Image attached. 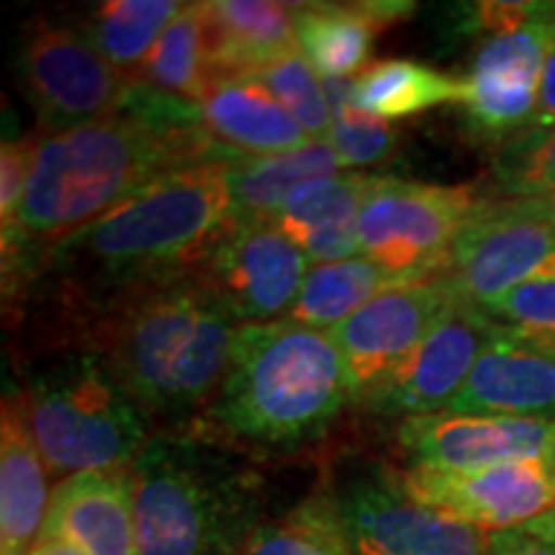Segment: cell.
I'll return each mask as SVG.
<instances>
[{
    "label": "cell",
    "mask_w": 555,
    "mask_h": 555,
    "mask_svg": "<svg viewBox=\"0 0 555 555\" xmlns=\"http://www.w3.org/2000/svg\"><path fill=\"white\" fill-rule=\"evenodd\" d=\"M399 481L416 502L486 532L519 530L555 506V457L478 470L406 468Z\"/></svg>",
    "instance_id": "obj_13"
},
{
    "label": "cell",
    "mask_w": 555,
    "mask_h": 555,
    "mask_svg": "<svg viewBox=\"0 0 555 555\" xmlns=\"http://www.w3.org/2000/svg\"><path fill=\"white\" fill-rule=\"evenodd\" d=\"M553 206V214H555V204H551Z\"/></svg>",
    "instance_id": "obj_40"
},
{
    "label": "cell",
    "mask_w": 555,
    "mask_h": 555,
    "mask_svg": "<svg viewBox=\"0 0 555 555\" xmlns=\"http://www.w3.org/2000/svg\"><path fill=\"white\" fill-rule=\"evenodd\" d=\"M397 442L409 468L478 470L502 463L555 457V420L437 412L406 416Z\"/></svg>",
    "instance_id": "obj_14"
},
{
    "label": "cell",
    "mask_w": 555,
    "mask_h": 555,
    "mask_svg": "<svg viewBox=\"0 0 555 555\" xmlns=\"http://www.w3.org/2000/svg\"><path fill=\"white\" fill-rule=\"evenodd\" d=\"M494 178L506 198L555 204V131L509 139L494 163Z\"/></svg>",
    "instance_id": "obj_32"
},
{
    "label": "cell",
    "mask_w": 555,
    "mask_h": 555,
    "mask_svg": "<svg viewBox=\"0 0 555 555\" xmlns=\"http://www.w3.org/2000/svg\"><path fill=\"white\" fill-rule=\"evenodd\" d=\"M356 401L330 332L301 324H242L208 416L221 433L258 448L314 440Z\"/></svg>",
    "instance_id": "obj_4"
},
{
    "label": "cell",
    "mask_w": 555,
    "mask_h": 555,
    "mask_svg": "<svg viewBox=\"0 0 555 555\" xmlns=\"http://www.w3.org/2000/svg\"><path fill=\"white\" fill-rule=\"evenodd\" d=\"M343 170L327 139H314L298 150L266 157H240L227 163L229 193L237 221H273L291 196L314 180L335 178Z\"/></svg>",
    "instance_id": "obj_23"
},
{
    "label": "cell",
    "mask_w": 555,
    "mask_h": 555,
    "mask_svg": "<svg viewBox=\"0 0 555 555\" xmlns=\"http://www.w3.org/2000/svg\"><path fill=\"white\" fill-rule=\"evenodd\" d=\"M481 311L506 335L555 356V278L525 283Z\"/></svg>",
    "instance_id": "obj_33"
},
{
    "label": "cell",
    "mask_w": 555,
    "mask_h": 555,
    "mask_svg": "<svg viewBox=\"0 0 555 555\" xmlns=\"http://www.w3.org/2000/svg\"><path fill=\"white\" fill-rule=\"evenodd\" d=\"M401 283L412 281H401L399 275L388 273L363 255L337 262H314L286 314V322L327 332L356 314L371 298Z\"/></svg>",
    "instance_id": "obj_24"
},
{
    "label": "cell",
    "mask_w": 555,
    "mask_h": 555,
    "mask_svg": "<svg viewBox=\"0 0 555 555\" xmlns=\"http://www.w3.org/2000/svg\"><path fill=\"white\" fill-rule=\"evenodd\" d=\"M204 5L214 78H249L298 50L291 5L268 0H211Z\"/></svg>",
    "instance_id": "obj_21"
},
{
    "label": "cell",
    "mask_w": 555,
    "mask_h": 555,
    "mask_svg": "<svg viewBox=\"0 0 555 555\" xmlns=\"http://www.w3.org/2000/svg\"><path fill=\"white\" fill-rule=\"evenodd\" d=\"M489 555H555V543L532 535L519 527V530H499L491 532Z\"/></svg>",
    "instance_id": "obj_37"
},
{
    "label": "cell",
    "mask_w": 555,
    "mask_h": 555,
    "mask_svg": "<svg viewBox=\"0 0 555 555\" xmlns=\"http://www.w3.org/2000/svg\"><path fill=\"white\" fill-rule=\"evenodd\" d=\"M129 483L137 555H237L260 527L258 474L198 437H152Z\"/></svg>",
    "instance_id": "obj_5"
},
{
    "label": "cell",
    "mask_w": 555,
    "mask_h": 555,
    "mask_svg": "<svg viewBox=\"0 0 555 555\" xmlns=\"http://www.w3.org/2000/svg\"><path fill=\"white\" fill-rule=\"evenodd\" d=\"M496 335L499 327L481 309L457 301L363 406L378 414H401V420L448 412Z\"/></svg>",
    "instance_id": "obj_15"
},
{
    "label": "cell",
    "mask_w": 555,
    "mask_h": 555,
    "mask_svg": "<svg viewBox=\"0 0 555 555\" xmlns=\"http://www.w3.org/2000/svg\"><path fill=\"white\" fill-rule=\"evenodd\" d=\"M373 176L339 172L298 189L275 214L273 224L314 262H337L360 255V208Z\"/></svg>",
    "instance_id": "obj_20"
},
{
    "label": "cell",
    "mask_w": 555,
    "mask_h": 555,
    "mask_svg": "<svg viewBox=\"0 0 555 555\" xmlns=\"http://www.w3.org/2000/svg\"><path fill=\"white\" fill-rule=\"evenodd\" d=\"M180 9L178 0H111L93 13L86 34L103 57L134 82Z\"/></svg>",
    "instance_id": "obj_28"
},
{
    "label": "cell",
    "mask_w": 555,
    "mask_h": 555,
    "mask_svg": "<svg viewBox=\"0 0 555 555\" xmlns=\"http://www.w3.org/2000/svg\"><path fill=\"white\" fill-rule=\"evenodd\" d=\"M298 50L322 80H347L363 69L378 26L365 5H291Z\"/></svg>",
    "instance_id": "obj_25"
},
{
    "label": "cell",
    "mask_w": 555,
    "mask_h": 555,
    "mask_svg": "<svg viewBox=\"0 0 555 555\" xmlns=\"http://www.w3.org/2000/svg\"><path fill=\"white\" fill-rule=\"evenodd\" d=\"M350 555H489L491 532L406 494L399 476H360L337 499Z\"/></svg>",
    "instance_id": "obj_11"
},
{
    "label": "cell",
    "mask_w": 555,
    "mask_h": 555,
    "mask_svg": "<svg viewBox=\"0 0 555 555\" xmlns=\"http://www.w3.org/2000/svg\"><path fill=\"white\" fill-rule=\"evenodd\" d=\"M440 275L457 301L478 309L525 283L551 281L553 206L535 198H481Z\"/></svg>",
    "instance_id": "obj_7"
},
{
    "label": "cell",
    "mask_w": 555,
    "mask_h": 555,
    "mask_svg": "<svg viewBox=\"0 0 555 555\" xmlns=\"http://www.w3.org/2000/svg\"><path fill=\"white\" fill-rule=\"evenodd\" d=\"M18 78L44 131L99 121L121 106L131 86L86 31L44 26L18 52Z\"/></svg>",
    "instance_id": "obj_10"
},
{
    "label": "cell",
    "mask_w": 555,
    "mask_h": 555,
    "mask_svg": "<svg viewBox=\"0 0 555 555\" xmlns=\"http://www.w3.org/2000/svg\"><path fill=\"white\" fill-rule=\"evenodd\" d=\"M86 314V347L99 352L144 414L189 420L211 406L240 324L196 278L124 291Z\"/></svg>",
    "instance_id": "obj_3"
},
{
    "label": "cell",
    "mask_w": 555,
    "mask_h": 555,
    "mask_svg": "<svg viewBox=\"0 0 555 555\" xmlns=\"http://www.w3.org/2000/svg\"><path fill=\"white\" fill-rule=\"evenodd\" d=\"M478 204L481 196L470 185L373 176L360 208V255L401 281L433 278L442 273Z\"/></svg>",
    "instance_id": "obj_8"
},
{
    "label": "cell",
    "mask_w": 555,
    "mask_h": 555,
    "mask_svg": "<svg viewBox=\"0 0 555 555\" xmlns=\"http://www.w3.org/2000/svg\"><path fill=\"white\" fill-rule=\"evenodd\" d=\"M196 106L214 142L240 157L278 155L314 142L253 78H214Z\"/></svg>",
    "instance_id": "obj_19"
},
{
    "label": "cell",
    "mask_w": 555,
    "mask_h": 555,
    "mask_svg": "<svg viewBox=\"0 0 555 555\" xmlns=\"http://www.w3.org/2000/svg\"><path fill=\"white\" fill-rule=\"evenodd\" d=\"M309 268V255L273 221L234 219L191 275L242 327L286 319Z\"/></svg>",
    "instance_id": "obj_9"
},
{
    "label": "cell",
    "mask_w": 555,
    "mask_h": 555,
    "mask_svg": "<svg viewBox=\"0 0 555 555\" xmlns=\"http://www.w3.org/2000/svg\"><path fill=\"white\" fill-rule=\"evenodd\" d=\"M448 412L555 420V356L499 330Z\"/></svg>",
    "instance_id": "obj_18"
},
{
    "label": "cell",
    "mask_w": 555,
    "mask_h": 555,
    "mask_svg": "<svg viewBox=\"0 0 555 555\" xmlns=\"http://www.w3.org/2000/svg\"><path fill=\"white\" fill-rule=\"evenodd\" d=\"M551 131H555V18L551 39H547L543 73H540L538 108L535 116H532V124L522 131V134H551Z\"/></svg>",
    "instance_id": "obj_36"
},
{
    "label": "cell",
    "mask_w": 555,
    "mask_h": 555,
    "mask_svg": "<svg viewBox=\"0 0 555 555\" xmlns=\"http://www.w3.org/2000/svg\"><path fill=\"white\" fill-rule=\"evenodd\" d=\"M468 80L412 60H384L356 78L358 106L378 119H404L422 111L466 103Z\"/></svg>",
    "instance_id": "obj_26"
},
{
    "label": "cell",
    "mask_w": 555,
    "mask_h": 555,
    "mask_svg": "<svg viewBox=\"0 0 555 555\" xmlns=\"http://www.w3.org/2000/svg\"><path fill=\"white\" fill-rule=\"evenodd\" d=\"M44 538H57L82 555H137L129 474L82 470L52 491Z\"/></svg>",
    "instance_id": "obj_17"
},
{
    "label": "cell",
    "mask_w": 555,
    "mask_h": 555,
    "mask_svg": "<svg viewBox=\"0 0 555 555\" xmlns=\"http://www.w3.org/2000/svg\"><path fill=\"white\" fill-rule=\"evenodd\" d=\"M455 304L453 291L437 273L384 291L327 330L350 371L358 404L412 356Z\"/></svg>",
    "instance_id": "obj_12"
},
{
    "label": "cell",
    "mask_w": 555,
    "mask_h": 555,
    "mask_svg": "<svg viewBox=\"0 0 555 555\" xmlns=\"http://www.w3.org/2000/svg\"><path fill=\"white\" fill-rule=\"evenodd\" d=\"M232 221L227 165L178 170L69 234L34 278H57L88 311L124 291L191 275Z\"/></svg>",
    "instance_id": "obj_2"
},
{
    "label": "cell",
    "mask_w": 555,
    "mask_h": 555,
    "mask_svg": "<svg viewBox=\"0 0 555 555\" xmlns=\"http://www.w3.org/2000/svg\"><path fill=\"white\" fill-rule=\"evenodd\" d=\"M234 159L204 129L196 103L144 82H131L121 106L99 121L41 131L24 201L3 232L5 291L31 281L52 247L157 178Z\"/></svg>",
    "instance_id": "obj_1"
},
{
    "label": "cell",
    "mask_w": 555,
    "mask_h": 555,
    "mask_svg": "<svg viewBox=\"0 0 555 555\" xmlns=\"http://www.w3.org/2000/svg\"><path fill=\"white\" fill-rule=\"evenodd\" d=\"M16 399L41 461L57 474L119 470L152 440L147 414L88 347L37 367Z\"/></svg>",
    "instance_id": "obj_6"
},
{
    "label": "cell",
    "mask_w": 555,
    "mask_h": 555,
    "mask_svg": "<svg viewBox=\"0 0 555 555\" xmlns=\"http://www.w3.org/2000/svg\"><path fill=\"white\" fill-rule=\"evenodd\" d=\"M551 3L540 0H481V3L461 5V29L466 34H486L499 37L522 29V26L538 21Z\"/></svg>",
    "instance_id": "obj_34"
},
{
    "label": "cell",
    "mask_w": 555,
    "mask_h": 555,
    "mask_svg": "<svg viewBox=\"0 0 555 555\" xmlns=\"http://www.w3.org/2000/svg\"><path fill=\"white\" fill-rule=\"evenodd\" d=\"M237 555H350L339 504L311 496L275 522L260 525Z\"/></svg>",
    "instance_id": "obj_29"
},
{
    "label": "cell",
    "mask_w": 555,
    "mask_h": 555,
    "mask_svg": "<svg viewBox=\"0 0 555 555\" xmlns=\"http://www.w3.org/2000/svg\"><path fill=\"white\" fill-rule=\"evenodd\" d=\"M522 530H527V532H532V535L547 540V543H555V506H553L551 512H545L543 517L532 519L530 525H525Z\"/></svg>",
    "instance_id": "obj_39"
},
{
    "label": "cell",
    "mask_w": 555,
    "mask_h": 555,
    "mask_svg": "<svg viewBox=\"0 0 555 555\" xmlns=\"http://www.w3.org/2000/svg\"><path fill=\"white\" fill-rule=\"evenodd\" d=\"M44 468L18 399H5L0 427V555H29L44 532L52 499Z\"/></svg>",
    "instance_id": "obj_22"
},
{
    "label": "cell",
    "mask_w": 555,
    "mask_h": 555,
    "mask_svg": "<svg viewBox=\"0 0 555 555\" xmlns=\"http://www.w3.org/2000/svg\"><path fill=\"white\" fill-rule=\"evenodd\" d=\"M211 39L204 3H183L168 29L150 52L134 82L172 95V99L198 103L211 82Z\"/></svg>",
    "instance_id": "obj_27"
},
{
    "label": "cell",
    "mask_w": 555,
    "mask_h": 555,
    "mask_svg": "<svg viewBox=\"0 0 555 555\" xmlns=\"http://www.w3.org/2000/svg\"><path fill=\"white\" fill-rule=\"evenodd\" d=\"M555 3L522 29L489 37L468 75V124L486 139H515L532 124Z\"/></svg>",
    "instance_id": "obj_16"
},
{
    "label": "cell",
    "mask_w": 555,
    "mask_h": 555,
    "mask_svg": "<svg viewBox=\"0 0 555 555\" xmlns=\"http://www.w3.org/2000/svg\"><path fill=\"white\" fill-rule=\"evenodd\" d=\"M268 90L273 99L301 124L311 139H327L332 127V106L327 88L319 73L309 65L301 50L288 52L286 57L270 62L268 67L249 75Z\"/></svg>",
    "instance_id": "obj_31"
},
{
    "label": "cell",
    "mask_w": 555,
    "mask_h": 555,
    "mask_svg": "<svg viewBox=\"0 0 555 555\" xmlns=\"http://www.w3.org/2000/svg\"><path fill=\"white\" fill-rule=\"evenodd\" d=\"M29 555H82V553L75 551L73 545L62 543V540H57V538H44V535H41L37 543H34Z\"/></svg>",
    "instance_id": "obj_38"
},
{
    "label": "cell",
    "mask_w": 555,
    "mask_h": 555,
    "mask_svg": "<svg viewBox=\"0 0 555 555\" xmlns=\"http://www.w3.org/2000/svg\"><path fill=\"white\" fill-rule=\"evenodd\" d=\"M34 137L5 139L0 152V224L3 232L16 219L31 170Z\"/></svg>",
    "instance_id": "obj_35"
},
{
    "label": "cell",
    "mask_w": 555,
    "mask_h": 555,
    "mask_svg": "<svg viewBox=\"0 0 555 555\" xmlns=\"http://www.w3.org/2000/svg\"><path fill=\"white\" fill-rule=\"evenodd\" d=\"M332 106V127L327 142L335 150L343 168H365L391 155L393 134L391 124L367 114L356 101V78L324 80Z\"/></svg>",
    "instance_id": "obj_30"
}]
</instances>
